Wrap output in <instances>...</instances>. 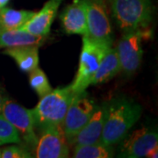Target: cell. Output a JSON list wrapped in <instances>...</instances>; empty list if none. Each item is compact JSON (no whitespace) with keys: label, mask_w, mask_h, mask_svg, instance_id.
I'll return each instance as SVG.
<instances>
[{"label":"cell","mask_w":158,"mask_h":158,"mask_svg":"<svg viewBox=\"0 0 158 158\" xmlns=\"http://www.w3.org/2000/svg\"><path fill=\"white\" fill-rule=\"evenodd\" d=\"M150 35L147 30H132L124 32L118 41L116 51L120 62L121 70L126 74H133L139 69L142 60V39Z\"/></svg>","instance_id":"7"},{"label":"cell","mask_w":158,"mask_h":158,"mask_svg":"<svg viewBox=\"0 0 158 158\" xmlns=\"http://www.w3.org/2000/svg\"><path fill=\"white\" fill-rule=\"evenodd\" d=\"M62 1L63 0H48L41 10L35 12L34 16L20 28L37 36H48Z\"/></svg>","instance_id":"13"},{"label":"cell","mask_w":158,"mask_h":158,"mask_svg":"<svg viewBox=\"0 0 158 158\" xmlns=\"http://www.w3.org/2000/svg\"><path fill=\"white\" fill-rule=\"evenodd\" d=\"M107 114V102L96 105L88 122L75 137L72 145H85L100 141Z\"/></svg>","instance_id":"12"},{"label":"cell","mask_w":158,"mask_h":158,"mask_svg":"<svg viewBox=\"0 0 158 158\" xmlns=\"http://www.w3.org/2000/svg\"><path fill=\"white\" fill-rule=\"evenodd\" d=\"M1 114L17 129L26 148H27L30 151L34 150L38 137L35 134L32 110L27 109L16 102L7 98L4 103Z\"/></svg>","instance_id":"6"},{"label":"cell","mask_w":158,"mask_h":158,"mask_svg":"<svg viewBox=\"0 0 158 158\" xmlns=\"http://www.w3.org/2000/svg\"><path fill=\"white\" fill-rule=\"evenodd\" d=\"M121 70L116 48H110L103 57L96 73L91 80L90 85H100L113 79Z\"/></svg>","instance_id":"16"},{"label":"cell","mask_w":158,"mask_h":158,"mask_svg":"<svg viewBox=\"0 0 158 158\" xmlns=\"http://www.w3.org/2000/svg\"><path fill=\"white\" fill-rule=\"evenodd\" d=\"M74 94L69 85L52 90L40 98L38 105L31 109L35 128L42 132L50 127L62 126Z\"/></svg>","instance_id":"2"},{"label":"cell","mask_w":158,"mask_h":158,"mask_svg":"<svg viewBox=\"0 0 158 158\" xmlns=\"http://www.w3.org/2000/svg\"><path fill=\"white\" fill-rule=\"evenodd\" d=\"M158 146H156L155 148H153L152 149L148 152L146 157L148 158H157L158 157Z\"/></svg>","instance_id":"22"},{"label":"cell","mask_w":158,"mask_h":158,"mask_svg":"<svg viewBox=\"0 0 158 158\" xmlns=\"http://www.w3.org/2000/svg\"><path fill=\"white\" fill-rule=\"evenodd\" d=\"M8 143H21L17 129L0 113V146Z\"/></svg>","instance_id":"20"},{"label":"cell","mask_w":158,"mask_h":158,"mask_svg":"<svg viewBox=\"0 0 158 158\" xmlns=\"http://www.w3.org/2000/svg\"><path fill=\"white\" fill-rule=\"evenodd\" d=\"M35 147V157H69V148L62 126L50 127L41 132Z\"/></svg>","instance_id":"10"},{"label":"cell","mask_w":158,"mask_h":158,"mask_svg":"<svg viewBox=\"0 0 158 158\" xmlns=\"http://www.w3.org/2000/svg\"><path fill=\"white\" fill-rule=\"evenodd\" d=\"M7 99V98L5 95V93L0 90V113H1V111H2V108H3V106H4V103L6 102V100Z\"/></svg>","instance_id":"23"},{"label":"cell","mask_w":158,"mask_h":158,"mask_svg":"<svg viewBox=\"0 0 158 158\" xmlns=\"http://www.w3.org/2000/svg\"><path fill=\"white\" fill-rule=\"evenodd\" d=\"M95 102L86 91L75 93L62 121V131L69 144H72L75 137L91 117Z\"/></svg>","instance_id":"5"},{"label":"cell","mask_w":158,"mask_h":158,"mask_svg":"<svg viewBox=\"0 0 158 158\" xmlns=\"http://www.w3.org/2000/svg\"><path fill=\"white\" fill-rule=\"evenodd\" d=\"M63 31L67 34L88 36L86 5L85 0H73L60 15Z\"/></svg>","instance_id":"11"},{"label":"cell","mask_w":158,"mask_h":158,"mask_svg":"<svg viewBox=\"0 0 158 158\" xmlns=\"http://www.w3.org/2000/svg\"><path fill=\"white\" fill-rule=\"evenodd\" d=\"M141 106L133 99L118 97L107 102V114L101 141L106 146L118 144L140 119Z\"/></svg>","instance_id":"1"},{"label":"cell","mask_w":158,"mask_h":158,"mask_svg":"<svg viewBox=\"0 0 158 158\" xmlns=\"http://www.w3.org/2000/svg\"><path fill=\"white\" fill-rule=\"evenodd\" d=\"M112 46L113 43L107 40L84 36L78 70L70 85L74 93L83 92L90 86L103 57Z\"/></svg>","instance_id":"4"},{"label":"cell","mask_w":158,"mask_h":158,"mask_svg":"<svg viewBox=\"0 0 158 158\" xmlns=\"http://www.w3.org/2000/svg\"><path fill=\"white\" fill-rule=\"evenodd\" d=\"M72 156L75 158H111L114 156V149L113 146H106L101 141L85 145H75Z\"/></svg>","instance_id":"18"},{"label":"cell","mask_w":158,"mask_h":158,"mask_svg":"<svg viewBox=\"0 0 158 158\" xmlns=\"http://www.w3.org/2000/svg\"><path fill=\"white\" fill-rule=\"evenodd\" d=\"M47 36H37L22 28L5 29L0 27V48H17L25 46H41Z\"/></svg>","instance_id":"14"},{"label":"cell","mask_w":158,"mask_h":158,"mask_svg":"<svg viewBox=\"0 0 158 158\" xmlns=\"http://www.w3.org/2000/svg\"><path fill=\"white\" fill-rule=\"evenodd\" d=\"M111 11L123 32L147 30L154 19L152 0H109Z\"/></svg>","instance_id":"3"},{"label":"cell","mask_w":158,"mask_h":158,"mask_svg":"<svg viewBox=\"0 0 158 158\" xmlns=\"http://www.w3.org/2000/svg\"><path fill=\"white\" fill-rule=\"evenodd\" d=\"M2 158H31L33 156L28 148L19 145L7 146L1 149Z\"/></svg>","instance_id":"21"},{"label":"cell","mask_w":158,"mask_h":158,"mask_svg":"<svg viewBox=\"0 0 158 158\" xmlns=\"http://www.w3.org/2000/svg\"><path fill=\"white\" fill-rule=\"evenodd\" d=\"M88 36L113 42V35L105 0H85Z\"/></svg>","instance_id":"9"},{"label":"cell","mask_w":158,"mask_h":158,"mask_svg":"<svg viewBox=\"0 0 158 158\" xmlns=\"http://www.w3.org/2000/svg\"><path fill=\"white\" fill-rule=\"evenodd\" d=\"M29 84L40 98H42L53 90L45 72L40 68H35L29 72Z\"/></svg>","instance_id":"19"},{"label":"cell","mask_w":158,"mask_h":158,"mask_svg":"<svg viewBox=\"0 0 158 158\" xmlns=\"http://www.w3.org/2000/svg\"><path fill=\"white\" fill-rule=\"evenodd\" d=\"M4 54L11 57L24 72H31L39 65V47L25 46L8 48Z\"/></svg>","instance_id":"15"},{"label":"cell","mask_w":158,"mask_h":158,"mask_svg":"<svg viewBox=\"0 0 158 158\" xmlns=\"http://www.w3.org/2000/svg\"><path fill=\"white\" fill-rule=\"evenodd\" d=\"M9 1H10V0H0V9L3 8V7H5V6H6V5L9 3Z\"/></svg>","instance_id":"24"},{"label":"cell","mask_w":158,"mask_h":158,"mask_svg":"<svg viewBox=\"0 0 158 158\" xmlns=\"http://www.w3.org/2000/svg\"><path fill=\"white\" fill-rule=\"evenodd\" d=\"M121 142L118 156L127 158L146 157L153 148L158 146L156 130L144 127L127 134Z\"/></svg>","instance_id":"8"},{"label":"cell","mask_w":158,"mask_h":158,"mask_svg":"<svg viewBox=\"0 0 158 158\" xmlns=\"http://www.w3.org/2000/svg\"><path fill=\"white\" fill-rule=\"evenodd\" d=\"M35 13L33 11L14 10L8 7L0 9V27L5 29L20 28Z\"/></svg>","instance_id":"17"},{"label":"cell","mask_w":158,"mask_h":158,"mask_svg":"<svg viewBox=\"0 0 158 158\" xmlns=\"http://www.w3.org/2000/svg\"><path fill=\"white\" fill-rule=\"evenodd\" d=\"M0 157H1V149H0Z\"/></svg>","instance_id":"25"}]
</instances>
